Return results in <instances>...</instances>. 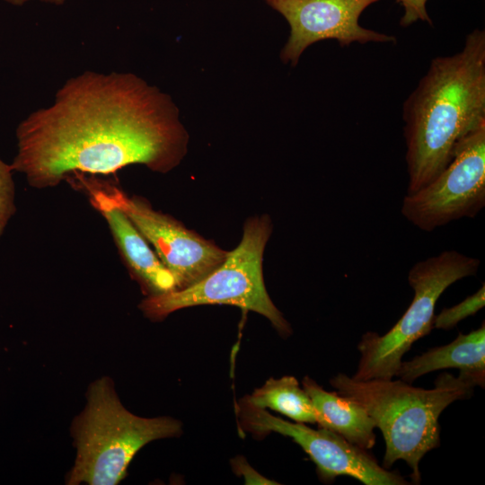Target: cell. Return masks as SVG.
Wrapping results in <instances>:
<instances>
[{
    "label": "cell",
    "instance_id": "16",
    "mask_svg": "<svg viewBox=\"0 0 485 485\" xmlns=\"http://www.w3.org/2000/svg\"><path fill=\"white\" fill-rule=\"evenodd\" d=\"M13 172L11 164L0 158V236L15 212Z\"/></svg>",
    "mask_w": 485,
    "mask_h": 485
},
{
    "label": "cell",
    "instance_id": "12",
    "mask_svg": "<svg viewBox=\"0 0 485 485\" xmlns=\"http://www.w3.org/2000/svg\"><path fill=\"white\" fill-rule=\"evenodd\" d=\"M456 368L459 375L476 386L485 385V323L468 334L458 333L456 339L444 346L435 347L401 361L395 376L412 384L430 372Z\"/></svg>",
    "mask_w": 485,
    "mask_h": 485
},
{
    "label": "cell",
    "instance_id": "2",
    "mask_svg": "<svg viewBox=\"0 0 485 485\" xmlns=\"http://www.w3.org/2000/svg\"><path fill=\"white\" fill-rule=\"evenodd\" d=\"M407 194L432 181L457 143L485 125V31L469 32L459 52L436 57L402 106Z\"/></svg>",
    "mask_w": 485,
    "mask_h": 485
},
{
    "label": "cell",
    "instance_id": "13",
    "mask_svg": "<svg viewBox=\"0 0 485 485\" xmlns=\"http://www.w3.org/2000/svg\"><path fill=\"white\" fill-rule=\"evenodd\" d=\"M302 385L315 408L320 428L338 433L362 449L375 446V425L361 405L339 392L324 390L309 376L303 379Z\"/></svg>",
    "mask_w": 485,
    "mask_h": 485
},
{
    "label": "cell",
    "instance_id": "10",
    "mask_svg": "<svg viewBox=\"0 0 485 485\" xmlns=\"http://www.w3.org/2000/svg\"><path fill=\"white\" fill-rule=\"evenodd\" d=\"M280 13L290 27L280 51L283 63L295 66L312 44L335 40L340 47L357 42L395 43L396 38L359 24L362 13L379 0H263Z\"/></svg>",
    "mask_w": 485,
    "mask_h": 485
},
{
    "label": "cell",
    "instance_id": "7",
    "mask_svg": "<svg viewBox=\"0 0 485 485\" xmlns=\"http://www.w3.org/2000/svg\"><path fill=\"white\" fill-rule=\"evenodd\" d=\"M485 207V125L456 145L448 165L428 184L406 194L401 214L425 232L463 217H475Z\"/></svg>",
    "mask_w": 485,
    "mask_h": 485
},
{
    "label": "cell",
    "instance_id": "17",
    "mask_svg": "<svg viewBox=\"0 0 485 485\" xmlns=\"http://www.w3.org/2000/svg\"><path fill=\"white\" fill-rule=\"evenodd\" d=\"M403 9L404 13L400 20L401 27H409L418 21L428 22L429 25L433 22L427 11L428 0H396Z\"/></svg>",
    "mask_w": 485,
    "mask_h": 485
},
{
    "label": "cell",
    "instance_id": "9",
    "mask_svg": "<svg viewBox=\"0 0 485 485\" xmlns=\"http://www.w3.org/2000/svg\"><path fill=\"white\" fill-rule=\"evenodd\" d=\"M95 181L107 199L154 246L160 260L173 275L177 290L200 281L226 259L228 251L188 230L172 217L154 210L146 201L128 197L110 183Z\"/></svg>",
    "mask_w": 485,
    "mask_h": 485
},
{
    "label": "cell",
    "instance_id": "18",
    "mask_svg": "<svg viewBox=\"0 0 485 485\" xmlns=\"http://www.w3.org/2000/svg\"><path fill=\"white\" fill-rule=\"evenodd\" d=\"M233 467L238 475L244 477L245 484H278L258 473L242 457L233 461Z\"/></svg>",
    "mask_w": 485,
    "mask_h": 485
},
{
    "label": "cell",
    "instance_id": "1",
    "mask_svg": "<svg viewBox=\"0 0 485 485\" xmlns=\"http://www.w3.org/2000/svg\"><path fill=\"white\" fill-rule=\"evenodd\" d=\"M16 138L12 169L45 189L75 173L107 175L136 163L166 172L184 156L188 134L157 87L131 73L85 71L23 119Z\"/></svg>",
    "mask_w": 485,
    "mask_h": 485
},
{
    "label": "cell",
    "instance_id": "11",
    "mask_svg": "<svg viewBox=\"0 0 485 485\" xmlns=\"http://www.w3.org/2000/svg\"><path fill=\"white\" fill-rule=\"evenodd\" d=\"M69 178L76 181L88 192L92 206L105 218L128 269L149 290L150 295L177 290L173 275L128 217L107 199L95 179L87 178L82 173H75Z\"/></svg>",
    "mask_w": 485,
    "mask_h": 485
},
{
    "label": "cell",
    "instance_id": "3",
    "mask_svg": "<svg viewBox=\"0 0 485 485\" xmlns=\"http://www.w3.org/2000/svg\"><path fill=\"white\" fill-rule=\"evenodd\" d=\"M338 392L361 405L370 415L385 442L383 467L399 460L411 469L414 484L420 482L419 463L439 446L441 413L454 401L470 397L475 384L442 373L435 387L412 386L401 379L355 380L340 373L330 380Z\"/></svg>",
    "mask_w": 485,
    "mask_h": 485
},
{
    "label": "cell",
    "instance_id": "6",
    "mask_svg": "<svg viewBox=\"0 0 485 485\" xmlns=\"http://www.w3.org/2000/svg\"><path fill=\"white\" fill-rule=\"evenodd\" d=\"M480 260L455 250L415 263L408 273L413 300L401 318L384 335L366 332L357 345L360 358L353 379H392L414 342L430 333L435 306L454 283L477 274Z\"/></svg>",
    "mask_w": 485,
    "mask_h": 485
},
{
    "label": "cell",
    "instance_id": "5",
    "mask_svg": "<svg viewBox=\"0 0 485 485\" xmlns=\"http://www.w3.org/2000/svg\"><path fill=\"white\" fill-rule=\"evenodd\" d=\"M270 233L268 216L247 221L241 242L220 266L189 287L148 295L139 308L157 320L190 306L231 304L260 313L281 335H289L291 327L269 296L263 280L262 257Z\"/></svg>",
    "mask_w": 485,
    "mask_h": 485
},
{
    "label": "cell",
    "instance_id": "19",
    "mask_svg": "<svg viewBox=\"0 0 485 485\" xmlns=\"http://www.w3.org/2000/svg\"><path fill=\"white\" fill-rule=\"evenodd\" d=\"M6 3L10 4H13V5H16V6H20V5H22L24 4L25 3L31 1V0H4ZM43 3H48V4H55V5H61L63 4L66 0H40Z\"/></svg>",
    "mask_w": 485,
    "mask_h": 485
},
{
    "label": "cell",
    "instance_id": "14",
    "mask_svg": "<svg viewBox=\"0 0 485 485\" xmlns=\"http://www.w3.org/2000/svg\"><path fill=\"white\" fill-rule=\"evenodd\" d=\"M246 401L260 409H270L300 423H317L313 401L294 376L270 378L254 390Z\"/></svg>",
    "mask_w": 485,
    "mask_h": 485
},
{
    "label": "cell",
    "instance_id": "8",
    "mask_svg": "<svg viewBox=\"0 0 485 485\" xmlns=\"http://www.w3.org/2000/svg\"><path fill=\"white\" fill-rule=\"evenodd\" d=\"M239 417L244 429L265 434L276 432L289 436L314 463L320 479L332 482L349 476L366 485H407L398 472L381 466L367 450L348 442L327 428H312L304 423L289 422L251 405L244 398L239 403Z\"/></svg>",
    "mask_w": 485,
    "mask_h": 485
},
{
    "label": "cell",
    "instance_id": "4",
    "mask_svg": "<svg viewBox=\"0 0 485 485\" xmlns=\"http://www.w3.org/2000/svg\"><path fill=\"white\" fill-rule=\"evenodd\" d=\"M70 431L75 458L66 483L117 485L126 478L130 462L142 447L179 436L181 423L171 417L131 413L121 403L112 379L101 376L90 384L86 404Z\"/></svg>",
    "mask_w": 485,
    "mask_h": 485
},
{
    "label": "cell",
    "instance_id": "15",
    "mask_svg": "<svg viewBox=\"0 0 485 485\" xmlns=\"http://www.w3.org/2000/svg\"><path fill=\"white\" fill-rule=\"evenodd\" d=\"M485 304V285L474 294L466 297L461 303L444 308L438 315H435L433 326L441 330H451L455 327L462 320L474 315Z\"/></svg>",
    "mask_w": 485,
    "mask_h": 485
}]
</instances>
